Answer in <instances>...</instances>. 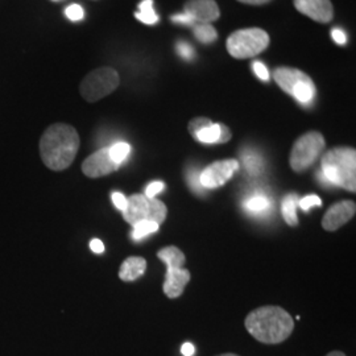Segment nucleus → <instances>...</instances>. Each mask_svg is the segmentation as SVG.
Listing matches in <instances>:
<instances>
[{"label": "nucleus", "instance_id": "obj_9", "mask_svg": "<svg viewBox=\"0 0 356 356\" xmlns=\"http://www.w3.org/2000/svg\"><path fill=\"white\" fill-rule=\"evenodd\" d=\"M239 169V163L234 159L216 161L211 165L204 168L200 176V182L206 189H216L225 185L234 173Z\"/></svg>", "mask_w": 356, "mask_h": 356}, {"label": "nucleus", "instance_id": "obj_7", "mask_svg": "<svg viewBox=\"0 0 356 356\" xmlns=\"http://www.w3.org/2000/svg\"><path fill=\"white\" fill-rule=\"evenodd\" d=\"M166 216L168 209L164 202L156 198H147L143 194H134L127 198V207L123 211L124 220L132 226L141 220H149L161 225L165 222Z\"/></svg>", "mask_w": 356, "mask_h": 356}, {"label": "nucleus", "instance_id": "obj_18", "mask_svg": "<svg viewBox=\"0 0 356 356\" xmlns=\"http://www.w3.org/2000/svg\"><path fill=\"white\" fill-rule=\"evenodd\" d=\"M220 131H222V124L219 123H211L210 126L201 129L195 135V140L201 141L204 144H219L220 140Z\"/></svg>", "mask_w": 356, "mask_h": 356}, {"label": "nucleus", "instance_id": "obj_20", "mask_svg": "<svg viewBox=\"0 0 356 356\" xmlns=\"http://www.w3.org/2000/svg\"><path fill=\"white\" fill-rule=\"evenodd\" d=\"M108 152H110V157L113 159V161L120 166V164L127 159L128 154L131 153V145L124 141H120V143L114 144L113 147H110Z\"/></svg>", "mask_w": 356, "mask_h": 356}, {"label": "nucleus", "instance_id": "obj_27", "mask_svg": "<svg viewBox=\"0 0 356 356\" xmlns=\"http://www.w3.org/2000/svg\"><path fill=\"white\" fill-rule=\"evenodd\" d=\"M164 188H165V185H164L163 181H154V182L148 185V188L145 191V197L147 198H154L159 193L164 191Z\"/></svg>", "mask_w": 356, "mask_h": 356}, {"label": "nucleus", "instance_id": "obj_23", "mask_svg": "<svg viewBox=\"0 0 356 356\" xmlns=\"http://www.w3.org/2000/svg\"><path fill=\"white\" fill-rule=\"evenodd\" d=\"M213 122L209 119V118H204V116H198V118H194L189 122V134H191L193 138H195V135L204 129V128L210 126Z\"/></svg>", "mask_w": 356, "mask_h": 356}, {"label": "nucleus", "instance_id": "obj_1", "mask_svg": "<svg viewBox=\"0 0 356 356\" xmlns=\"http://www.w3.org/2000/svg\"><path fill=\"white\" fill-rule=\"evenodd\" d=\"M244 326L260 343L279 344L291 337L294 321L280 306H261L245 317Z\"/></svg>", "mask_w": 356, "mask_h": 356}, {"label": "nucleus", "instance_id": "obj_6", "mask_svg": "<svg viewBox=\"0 0 356 356\" xmlns=\"http://www.w3.org/2000/svg\"><path fill=\"white\" fill-rule=\"evenodd\" d=\"M275 81L286 94L302 104H309L316 95V86L310 76L294 67H277L273 72Z\"/></svg>", "mask_w": 356, "mask_h": 356}, {"label": "nucleus", "instance_id": "obj_22", "mask_svg": "<svg viewBox=\"0 0 356 356\" xmlns=\"http://www.w3.org/2000/svg\"><path fill=\"white\" fill-rule=\"evenodd\" d=\"M268 206H269V201L263 195H254L251 200H248L247 204H245L247 210L254 211V213L264 211V210H267Z\"/></svg>", "mask_w": 356, "mask_h": 356}, {"label": "nucleus", "instance_id": "obj_38", "mask_svg": "<svg viewBox=\"0 0 356 356\" xmlns=\"http://www.w3.org/2000/svg\"><path fill=\"white\" fill-rule=\"evenodd\" d=\"M218 356H239L236 355V354H231V353H227V354H220V355Z\"/></svg>", "mask_w": 356, "mask_h": 356}, {"label": "nucleus", "instance_id": "obj_39", "mask_svg": "<svg viewBox=\"0 0 356 356\" xmlns=\"http://www.w3.org/2000/svg\"><path fill=\"white\" fill-rule=\"evenodd\" d=\"M53 1H57V0H53Z\"/></svg>", "mask_w": 356, "mask_h": 356}, {"label": "nucleus", "instance_id": "obj_2", "mask_svg": "<svg viewBox=\"0 0 356 356\" xmlns=\"http://www.w3.org/2000/svg\"><path fill=\"white\" fill-rule=\"evenodd\" d=\"M79 148V136L76 128L57 123L48 128L40 140V154L44 164L51 170L60 172L73 164Z\"/></svg>", "mask_w": 356, "mask_h": 356}, {"label": "nucleus", "instance_id": "obj_33", "mask_svg": "<svg viewBox=\"0 0 356 356\" xmlns=\"http://www.w3.org/2000/svg\"><path fill=\"white\" fill-rule=\"evenodd\" d=\"M90 248H91V251L95 252V254H103V252H104V244H103L102 241H99V239H92V241L90 242Z\"/></svg>", "mask_w": 356, "mask_h": 356}, {"label": "nucleus", "instance_id": "obj_30", "mask_svg": "<svg viewBox=\"0 0 356 356\" xmlns=\"http://www.w3.org/2000/svg\"><path fill=\"white\" fill-rule=\"evenodd\" d=\"M177 51L179 53V56H181V57H184V58H186V60H191V58H193V56H194V51H193V48H191V45H189L188 42H184V41L178 42Z\"/></svg>", "mask_w": 356, "mask_h": 356}, {"label": "nucleus", "instance_id": "obj_28", "mask_svg": "<svg viewBox=\"0 0 356 356\" xmlns=\"http://www.w3.org/2000/svg\"><path fill=\"white\" fill-rule=\"evenodd\" d=\"M111 200L114 202L115 207L119 209L122 213L126 210V207H127V198L124 197V194H122L119 191H115V193H113V195H111Z\"/></svg>", "mask_w": 356, "mask_h": 356}, {"label": "nucleus", "instance_id": "obj_8", "mask_svg": "<svg viewBox=\"0 0 356 356\" xmlns=\"http://www.w3.org/2000/svg\"><path fill=\"white\" fill-rule=\"evenodd\" d=\"M120 78L113 67H99L83 78L81 83V95L90 103L98 102L118 89Z\"/></svg>", "mask_w": 356, "mask_h": 356}, {"label": "nucleus", "instance_id": "obj_16", "mask_svg": "<svg viewBox=\"0 0 356 356\" xmlns=\"http://www.w3.org/2000/svg\"><path fill=\"white\" fill-rule=\"evenodd\" d=\"M298 197L296 195V194H288L285 198H284V201H282V204H281V210H282V216H284V219H285V222L289 225V226H292V227H296L297 225H298V218H297V206H298Z\"/></svg>", "mask_w": 356, "mask_h": 356}, {"label": "nucleus", "instance_id": "obj_4", "mask_svg": "<svg viewBox=\"0 0 356 356\" xmlns=\"http://www.w3.org/2000/svg\"><path fill=\"white\" fill-rule=\"evenodd\" d=\"M326 141L322 134L317 131H310L300 136L293 144L289 164L296 173L305 172L319 159L325 151Z\"/></svg>", "mask_w": 356, "mask_h": 356}, {"label": "nucleus", "instance_id": "obj_3", "mask_svg": "<svg viewBox=\"0 0 356 356\" xmlns=\"http://www.w3.org/2000/svg\"><path fill=\"white\" fill-rule=\"evenodd\" d=\"M322 173L327 181L343 188L356 191V151L350 147H335L325 153L321 160Z\"/></svg>", "mask_w": 356, "mask_h": 356}, {"label": "nucleus", "instance_id": "obj_34", "mask_svg": "<svg viewBox=\"0 0 356 356\" xmlns=\"http://www.w3.org/2000/svg\"><path fill=\"white\" fill-rule=\"evenodd\" d=\"M231 138H232V134H231L229 128L227 127V126H225V124H222V131H220V140H219V144L229 143V141L231 140Z\"/></svg>", "mask_w": 356, "mask_h": 356}, {"label": "nucleus", "instance_id": "obj_35", "mask_svg": "<svg viewBox=\"0 0 356 356\" xmlns=\"http://www.w3.org/2000/svg\"><path fill=\"white\" fill-rule=\"evenodd\" d=\"M181 353L184 356H193L195 353V348H194V344L191 342H186V343L182 344L181 347Z\"/></svg>", "mask_w": 356, "mask_h": 356}, {"label": "nucleus", "instance_id": "obj_26", "mask_svg": "<svg viewBox=\"0 0 356 356\" xmlns=\"http://www.w3.org/2000/svg\"><path fill=\"white\" fill-rule=\"evenodd\" d=\"M298 206L302 209V210H305L307 211L310 207H313V206H322V200L319 198L318 195H307L305 198H302V200H300L298 201Z\"/></svg>", "mask_w": 356, "mask_h": 356}, {"label": "nucleus", "instance_id": "obj_10", "mask_svg": "<svg viewBox=\"0 0 356 356\" xmlns=\"http://www.w3.org/2000/svg\"><path fill=\"white\" fill-rule=\"evenodd\" d=\"M118 169L119 165L110 157L108 148H103L92 153L82 164L83 175L90 178L103 177L114 173Z\"/></svg>", "mask_w": 356, "mask_h": 356}, {"label": "nucleus", "instance_id": "obj_19", "mask_svg": "<svg viewBox=\"0 0 356 356\" xmlns=\"http://www.w3.org/2000/svg\"><path fill=\"white\" fill-rule=\"evenodd\" d=\"M194 35L201 42H204V44H210V42L216 41V38H218L216 28L211 24H207V23L195 24L194 26Z\"/></svg>", "mask_w": 356, "mask_h": 356}, {"label": "nucleus", "instance_id": "obj_24", "mask_svg": "<svg viewBox=\"0 0 356 356\" xmlns=\"http://www.w3.org/2000/svg\"><path fill=\"white\" fill-rule=\"evenodd\" d=\"M244 165L250 173H259L263 169V163L256 156H245L244 157Z\"/></svg>", "mask_w": 356, "mask_h": 356}, {"label": "nucleus", "instance_id": "obj_11", "mask_svg": "<svg viewBox=\"0 0 356 356\" xmlns=\"http://www.w3.org/2000/svg\"><path fill=\"white\" fill-rule=\"evenodd\" d=\"M356 213L355 201H341L330 206L322 218V227L326 231H337L350 222Z\"/></svg>", "mask_w": 356, "mask_h": 356}, {"label": "nucleus", "instance_id": "obj_31", "mask_svg": "<svg viewBox=\"0 0 356 356\" xmlns=\"http://www.w3.org/2000/svg\"><path fill=\"white\" fill-rule=\"evenodd\" d=\"M172 22L175 23H181V24H194V20L191 19V16L188 13H178L170 17Z\"/></svg>", "mask_w": 356, "mask_h": 356}, {"label": "nucleus", "instance_id": "obj_17", "mask_svg": "<svg viewBox=\"0 0 356 356\" xmlns=\"http://www.w3.org/2000/svg\"><path fill=\"white\" fill-rule=\"evenodd\" d=\"M135 17L144 24H156L159 22V16L153 10V0H143L139 4V11L135 13Z\"/></svg>", "mask_w": 356, "mask_h": 356}, {"label": "nucleus", "instance_id": "obj_32", "mask_svg": "<svg viewBox=\"0 0 356 356\" xmlns=\"http://www.w3.org/2000/svg\"><path fill=\"white\" fill-rule=\"evenodd\" d=\"M331 36L334 38V41L339 45H344L347 42V38H346L343 31L339 28H334L331 32Z\"/></svg>", "mask_w": 356, "mask_h": 356}, {"label": "nucleus", "instance_id": "obj_15", "mask_svg": "<svg viewBox=\"0 0 356 356\" xmlns=\"http://www.w3.org/2000/svg\"><path fill=\"white\" fill-rule=\"evenodd\" d=\"M147 270V260L140 256H131L126 259L119 269V277L120 280L129 281L138 280Z\"/></svg>", "mask_w": 356, "mask_h": 356}, {"label": "nucleus", "instance_id": "obj_21", "mask_svg": "<svg viewBox=\"0 0 356 356\" xmlns=\"http://www.w3.org/2000/svg\"><path fill=\"white\" fill-rule=\"evenodd\" d=\"M160 225L154 223V222H149V220H141L139 223H136L134 226V231H132V238L136 241H140L143 238H145L147 235L153 234L156 231H159Z\"/></svg>", "mask_w": 356, "mask_h": 356}, {"label": "nucleus", "instance_id": "obj_12", "mask_svg": "<svg viewBox=\"0 0 356 356\" xmlns=\"http://www.w3.org/2000/svg\"><path fill=\"white\" fill-rule=\"evenodd\" d=\"M294 7L298 13L322 24L330 23L334 17L330 0H294Z\"/></svg>", "mask_w": 356, "mask_h": 356}, {"label": "nucleus", "instance_id": "obj_25", "mask_svg": "<svg viewBox=\"0 0 356 356\" xmlns=\"http://www.w3.org/2000/svg\"><path fill=\"white\" fill-rule=\"evenodd\" d=\"M65 15L67 16V19H70L72 22H79L83 19L85 13L83 8L79 4H72L65 10Z\"/></svg>", "mask_w": 356, "mask_h": 356}, {"label": "nucleus", "instance_id": "obj_36", "mask_svg": "<svg viewBox=\"0 0 356 356\" xmlns=\"http://www.w3.org/2000/svg\"><path fill=\"white\" fill-rule=\"evenodd\" d=\"M244 4H251V6H261V4H267L270 0H238Z\"/></svg>", "mask_w": 356, "mask_h": 356}, {"label": "nucleus", "instance_id": "obj_13", "mask_svg": "<svg viewBox=\"0 0 356 356\" xmlns=\"http://www.w3.org/2000/svg\"><path fill=\"white\" fill-rule=\"evenodd\" d=\"M191 281V272L179 264H166V275L163 291L168 298H178Z\"/></svg>", "mask_w": 356, "mask_h": 356}, {"label": "nucleus", "instance_id": "obj_5", "mask_svg": "<svg viewBox=\"0 0 356 356\" xmlns=\"http://www.w3.org/2000/svg\"><path fill=\"white\" fill-rule=\"evenodd\" d=\"M269 35L261 28H247L234 32L227 38V51L234 58H251L266 51Z\"/></svg>", "mask_w": 356, "mask_h": 356}, {"label": "nucleus", "instance_id": "obj_37", "mask_svg": "<svg viewBox=\"0 0 356 356\" xmlns=\"http://www.w3.org/2000/svg\"><path fill=\"white\" fill-rule=\"evenodd\" d=\"M326 356H346L342 351H331Z\"/></svg>", "mask_w": 356, "mask_h": 356}, {"label": "nucleus", "instance_id": "obj_29", "mask_svg": "<svg viewBox=\"0 0 356 356\" xmlns=\"http://www.w3.org/2000/svg\"><path fill=\"white\" fill-rule=\"evenodd\" d=\"M252 67H254V74L259 76L261 81H267V82L269 81V72H268L266 65L260 61H254Z\"/></svg>", "mask_w": 356, "mask_h": 356}, {"label": "nucleus", "instance_id": "obj_14", "mask_svg": "<svg viewBox=\"0 0 356 356\" xmlns=\"http://www.w3.org/2000/svg\"><path fill=\"white\" fill-rule=\"evenodd\" d=\"M185 13L194 23H213L219 19L220 11L214 0H188L185 3Z\"/></svg>", "mask_w": 356, "mask_h": 356}]
</instances>
